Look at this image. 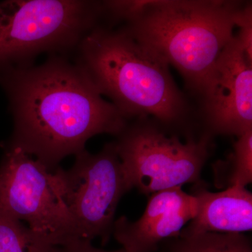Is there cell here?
<instances>
[{
    "label": "cell",
    "mask_w": 252,
    "mask_h": 252,
    "mask_svg": "<svg viewBox=\"0 0 252 252\" xmlns=\"http://www.w3.org/2000/svg\"><path fill=\"white\" fill-rule=\"evenodd\" d=\"M14 130L6 143L22 149L49 170L84 150L99 134L119 135L127 125L103 98L87 73L64 56L39 65L0 69Z\"/></svg>",
    "instance_id": "cell-1"
},
{
    "label": "cell",
    "mask_w": 252,
    "mask_h": 252,
    "mask_svg": "<svg viewBox=\"0 0 252 252\" xmlns=\"http://www.w3.org/2000/svg\"><path fill=\"white\" fill-rule=\"evenodd\" d=\"M76 62L127 121L152 117L169 131L187 127L190 114L169 64L123 28L96 26L77 48Z\"/></svg>",
    "instance_id": "cell-2"
},
{
    "label": "cell",
    "mask_w": 252,
    "mask_h": 252,
    "mask_svg": "<svg viewBox=\"0 0 252 252\" xmlns=\"http://www.w3.org/2000/svg\"><path fill=\"white\" fill-rule=\"evenodd\" d=\"M243 1L147 0L123 29L172 64L198 94L207 74L233 39Z\"/></svg>",
    "instance_id": "cell-3"
},
{
    "label": "cell",
    "mask_w": 252,
    "mask_h": 252,
    "mask_svg": "<svg viewBox=\"0 0 252 252\" xmlns=\"http://www.w3.org/2000/svg\"><path fill=\"white\" fill-rule=\"evenodd\" d=\"M101 18V1H0V69L31 65L45 53L69 54L98 26Z\"/></svg>",
    "instance_id": "cell-4"
},
{
    "label": "cell",
    "mask_w": 252,
    "mask_h": 252,
    "mask_svg": "<svg viewBox=\"0 0 252 252\" xmlns=\"http://www.w3.org/2000/svg\"><path fill=\"white\" fill-rule=\"evenodd\" d=\"M170 132L152 118L141 117L117 136L118 155L131 189L151 195L200 182L214 137L191 134L183 142Z\"/></svg>",
    "instance_id": "cell-5"
},
{
    "label": "cell",
    "mask_w": 252,
    "mask_h": 252,
    "mask_svg": "<svg viewBox=\"0 0 252 252\" xmlns=\"http://www.w3.org/2000/svg\"><path fill=\"white\" fill-rule=\"evenodd\" d=\"M61 196L72 218L77 238L108 243L116 210L131 187L118 155L115 141L99 153L86 149L76 154L69 170H54Z\"/></svg>",
    "instance_id": "cell-6"
},
{
    "label": "cell",
    "mask_w": 252,
    "mask_h": 252,
    "mask_svg": "<svg viewBox=\"0 0 252 252\" xmlns=\"http://www.w3.org/2000/svg\"><path fill=\"white\" fill-rule=\"evenodd\" d=\"M0 162V209L27 222L52 246L76 236L74 224L60 192L54 170L16 146L4 143Z\"/></svg>",
    "instance_id": "cell-7"
},
{
    "label": "cell",
    "mask_w": 252,
    "mask_h": 252,
    "mask_svg": "<svg viewBox=\"0 0 252 252\" xmlns=\"http://www.w3.org/2000/svg\"><path fill=\"white\" fill-rule=\"evenodd\" d=\"M203 132L240 137L252 130V61L237 36L225 46L204 79Z\"/></svg>",
    "instance_id": "cell-8"
},
{
    "label": "cell",
    "mask_w": 252,
    "mask_h": 252,
    "mask_svg": "<svg viewBox=\"0 0 252 252\" xmlns=\"http://www.w3.org/2000/svg\"><path fill=\"white\" fill-rule=\"evenodd\" d=\"M197 211V198L182 187L161 190L150 195L138 220H116L112 235L127 252H158L163 242L180 235Z\"/></svg>",
    "instance_id": "cell-9"
},
{
    "label": "cell",
    "mask_w": 252,
    "mask_h": 252,
    "mask_svg": "<svg viewBox=\"0 0 252 252\" xmlns=\"http://www.w3.org/2000/svg\"><path fill=\"white\" fill-rule=\"evenodd\" d=\"M199 182L192 193L197 198L198 211L180 235L251 231L252 194L246 187L233 186L213 193Z\"/></svg>",
    "instance_id": "cell-10"
},
{
    "label": "cell",
    "mask_w": 252,
    "mask_h": 252,
    "mask_svg": "<svg viewBox=\"0 0 252 252\" xmlns=\"http://www.w3.org/2000/svg\"><path fill=\"white\" fill-rule=\"evenodd\" d=\"M158 252H252V247L244 233L207 232L169 239Z\"/></svg>",
    "instance_id": "cell-11"
},
{
    "label": "cell",
    "mask_w": 252,
    "mask_h": 252,
    "mask_svg": "<svg viewBox=\"0 0 252 252\" xmlns=\"http://www.w3.org/2000/svg\"><path fill=\"white\" fill-rule=\"evenodd\" d=\"M215 185L227 189L246 187L252 182V130L238 137L233 150L224 160L214 164Z\"/></svg>",
    "instance_id": "cell-12"
},
{
    "label": "cell",
    "mask_w": 252,
    "mask_h": 252,
    "mask_svg": "<svg viewBox=\"0 0 252 252\" xmlns=\"http://www.w3.org/2000/svg\"><path fill=\"white\" fill-rule=\"evenodd\" d=\"M54 248L0 209V252H51Z\"/></svg>",
    "instance_id": "cell-13"
},
{
    "label": "cell",
    "mask_w": 252,
    "mask_h": 252,
    "mask_svg": "<svg viewBox=\"0 0 252 252\" xmlns=\"http://www.w3.org/2000/svg\"><path fill=\"white\" fill-rule=\"evenodd\" d=\"M238 26V37L242 47L250 61H252V9L251 2L247 3L242 11Z\"/></svg>",
    "instance_id": "cell-14"
},
{
    "label": "cell",
    "mask_w": 252,
    "mask_h": 252,
    "mask_svg": "<svg viewBox=\"0 0 252 252\" xmlns=\"http://www.w3.org/2000/svg\"><path fill=\"white\" fill-rule=\"evenodd\" d=\"M91 242L84 239H72L61 246L54 247L51 252H127L123 248L117 251H105L94 248Z\"/></svg>",
    "instance_id": "cell-15"
}]
</instances>
